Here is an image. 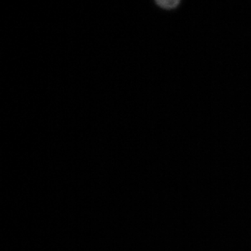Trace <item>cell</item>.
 <instances>
[{"instance_id":"obj_1","label":"cell","mask_w":251,"mask_h":251,"mask_svg":"<svg viewBox=\"0 0 251 251\" xmlns=\"http://www.w3.org/2000/svg\"><path fill=\"white\" fill-rule=\"evenodd\" d=\"M157 6L165 10H173L176 9L180 4V1L178 0H159L156 1Z\"/></svg>"}]
</instances>
